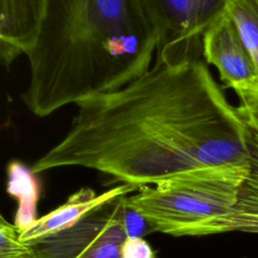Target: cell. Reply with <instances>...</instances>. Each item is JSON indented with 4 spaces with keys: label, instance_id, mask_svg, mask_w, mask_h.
Returning <instances> with one entry per match:
<instances>
[{
    "label": "cell",
    "instance_id": "cell-14",
    "mask_svg": "<svg viewBox=\"0 0 258 258\" xmlns=\"http://www.w3.org/2000/svg\"><path fill=\"white\" fill-rule=\"evenodd\" d=\"M249 129V149H250V173L249 175L258 179V116L240 111Z\"/></svg>",
    "mask_w": 258,
    "mask_h": 258
},
{
    "label": "cell",
    "instance_id": "cell-12",
    "mask_svg": "<svg viewBox=\"0 0 258 258\" xmlns=\"http://www.w3.org/2000/svg\"><path fill=\"white\" fill-rule=\"evenodd\" d=\"M0 258H30L27 242L20 239L18 228L0 217Z\"/></svg>",
    "mask_w": 258,
    "mask_h": 258
},
{
    "label": "cell",
    "instance_id": "cell-11",
    "mask_svg": "<svg viewBox=\"0 0 258 258\" xmlns=\"http://www.w3.org/2000/svg\"><path fill=\"white\" fill-rule=\"evenodd\" d=\"M224 9L238 29L258 76V0H226Z\"/></svg>",
    "mask_w": 258,
    "mask_h": 258
},
{
    "label": "cell",
    "instance_id": "cell-6",
    "mask_svg": "<svg viewBox=\"0 0 258 258\" xmlns=\"http://www.w3.org/2000/svg\"><path fill=\"white\" fill-rule=\"evenodd\" d=\"M205 61L214 66L226 88H235L256 77L252 57L234 22L223 9L202 35Z\"/></svg>",
    "mask_w": 258,
    "mask_h": 258
},
{
    "label": "cell",
    "instance_id": "cell-9",
    "mask_svg": "<svg viewBox=\"0 0 258 258\" xmlns=\"http://www.w3.org/2000/svg\"><path fill=\"white\" fill-rule=\"evenodd\" d=\"M7 191L18 200L14 225L22 231L36 220V204L39 199V184L35 173L19 160L7 165Z\"/></svg>",
    "mask_w": 258,
    "mask_h": 258
},
{
    "label": "cell",
    "instance_id": "cell-13",
    "mask_svg": "<svg viewBox=\"0 0 258 258\" xmlns=\"http://www.w3.org/2000/svg\"><path fill=\"white\" fill-rule=\"evenodd\" d=\"M239 99L240 111L258 116V76L233 90Z\"/></svg>",
    "mask_w": 258,
    "mask_h": 258
},
{
    "label": "cell",
    "instance_id": "cell-10",
    "mask_svg": "<svg viewBox=\"0 0 258 258\" xmlns=\"http://www.w3.org/2000/svg\"><path fill=\"white\" fill-rule=\"evenodd\" d=\"M233 231L258 234V179L250 175L241 185L233 209L220 224L219 234Z\"/></svg>",
    "mask_w": 258,
    "mask_h": 258
},
{
    "label": "cell",
    "instance_id": "cell-2",
    "mask_svg": "<svg viewBox=\"0 0 258 258\" xmlns=\"http://www.w3.org/2000/svg\"><path fill=\"white\" fill-rule=\"evenodd\" d=\"M157 44L141 0H48L21 100L46 117L118 90L149 70Z\"/></svg>",
    "mask_w": 258,
    "mask_h": 258
},
{
    "label": "cell",
    "instance_id": "cell-5",
    "mask_svg": "<svg viewBox=\"0 0 258 258\" xmlns=\"http://www.w3.org/2000/svg\"><path fill=\"white\" fill-rule=\"evenodd\" d=\"M200 0H141L158 44L154 60L179 62L200 58L202 38L196 35Z\"/></svg>",
    "mask_w": 258,
    "mask_h": 258
},
{
    "label": "cell",
    "instance_id": "cell-15",
    "mask_svg": "<svg viewBox=\"0 0 258 258\" xmlns=\"http://www.w3.org/2000/svg\"><path fill=\"white\" fill-rule=\"evenodd\" d=\"M121 258H156V256L142 237H127L121 247Z\"/></svg>",
    "mask_w": 258,
    "mask_h": 258
},
{
    "label": "cell",
    "instance_id": "cell-7",
    "mask_svg": "<svg viewBox=\"0 0 258 258\" xmlns=\"http://www.w3.org/2000/svg\"><path fill=\"white\" fill-rule=\"evenodd\" d=\"M48 0H0V56L9 68L35 45Z\"/></svg>",
    "mask_w": 258,
    "mask_h": 258
},
{
    "label": "cell",
    "instance_id": "cell-16",
    "mask_svg": "<svg viewBox=\"0 0 258 258\" xmlns=\"http://www.w3.org/2000/svg\"><path fill=\"white\" fill-rule=\"evenodd\" d=\"M125 228L128 237H141L145 233L151 232L147 222L127 206L125 212Z\"/></svg>",
    "mask_w": 258,
    "mask_h": 258
},
{
    "label": "cell",
    "instance_id": "cell-8",
    "mask_svg": "<svg viewBox=\"0 0 258 258\" xmlns=\"http://www.w3.org/2000/svg\"><path fill=\"white\" fill-rule=\"evenodd\" d=\"M137 189L139 188L135 185L123 183L97 195L90 187H82L70 196L60 207L36 219L20 231V239L23 242H29L70 228L102 204Z\"/></svg>",
    "mask_w": 258,
    "mask_h": 258
},
{
    "label": "cell",
    "instance_id": "cell-4",
    "mask_svg": "<svg viewBox=\"0 0 258 258\" xmlns=\"http://www.w3.org/2000/svg\"><path fill=\"white\" fill-rule=\"evenodd\" d=\"M127 196L102 204L70 228L27 242L30 258H121Z\"/></svg>",
    "mask_w": 258,
    "mask_h": 258
},
{
    "label": "cell",
    "instance_id": "cell-3",
    "mask_svg": "<svg viewBox=\"0 0 258 258\" xmlns=\"http://www.w3.org/2000/svg\"><path fill=\"white\" fill-rule=\"evenodd\" d=\"M244 181L225 175H198L146 185L127 196L126 206L147 222L151 232L176 237L219 234Z\"/></svg>",
    "mask_w": 258,
    "mask_h": 258
},
{
    "label": "cell",
    "instance_id": "cell-1",
    "mask_svg": "<svg viewBox=\"0 0 258 258\" xmlns=\"http://www.w3.org/2000/svg\"><path fill=\"white\" fill-rule=\"evenodd\" d=\"M66 135L32 165L80 166L139 187L198 175L246 180L249 129L207 62L153 60L124 87L76 104Z\"/></svg>",
    "mask_w": 258,
    "mask_h": 258
}]
</instances>
